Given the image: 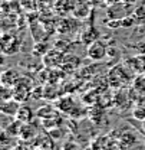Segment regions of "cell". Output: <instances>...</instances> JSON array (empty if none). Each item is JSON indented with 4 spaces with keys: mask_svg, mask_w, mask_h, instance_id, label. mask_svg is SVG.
<instances>
[{
    "mask_svg": "<svg viewBox=\"0 0 145 150\" xmlns=\"http://www.w3.org/2000/svg\"><path fill=\"white\" fill-rule=\"evenodd\" d=\"M106 55V45L101 40H95L92 42L88 48V56L91 59H95V61H99V59H104Z\"/></svg>",
    "mask_w": 145,
    "mask_h": 150,
    "instance_id": "2",
    "label": "cell"
},
{
    "mask_svg": "<svg viewBox=\"0 0 145 150\" xmlns=\"http://www.w3.org/2000/svg\"><path fill=\"white\" fill-rule=\"evenodd\" d=\"M111 72H113V74H115V81H112V82H111V84H112V85H115V87H121V85H124V84H125V81H128L127 75L119 76V74L122 72V68H121V67L112 68V71H111Z\"/></svg>",
    "mask_w": 145,
    "mask_h": 150,
    "instance_id": "6",
    "label": "cell"
},
{
    "mask_svg": "<svg viewBox=\"0 0 145 150\" xmlns=\"http://www.w3.org/2000/svg\"><path fill=\"white\" fill-rule=\"evenodd\" d=\"M141 123H142V124H141V131L144 133V136H145V120L144 121H141Z\"/></svg>",
    "mask_w": 145,
    "mask_h": 150,
    "instance_id": "11",
    "label": "cell"
},
{
    "mask_svg": "<svg viewBox=\"0 0 145 150\" xmlns=\"http://www.w3.org/2000/svg\"><path fill=\"white\" fill-rule=\"evenodd\" d=\"M13 91H15V100H18L19 103H23L29 98V95L32 93V85H30V81L29 79H23L20 78L16 85L13 87Z\"/></svg>",
    "mask_w": 145,
    "mask_h": 150,
    "instance_id": "1",
    "label": "cell"
},
{
    "mask_svg": "<svg viewBox=\"0 0 145 150\" xmlns=\"http://www.w3.org/2000/svg\"><path fill=\"white\" fill-rule=\"evenodd\" d=\"M22 76L19 74V71H16L15 68H10V69H6L3 71L1 74V85H6V87H15L16 82L20 79Z\"/></svg>",
    "mask_w": 145,
    "mask_h": 150,
    "instance_id": "3",
    "label": "cell"
},
{
    "mask_svg": "<svg viewBox=\"0 0 145 150\" xmlns=\"http://www.w3.org/2000/svg\"><path fill=\"white\" fill-rule=\"evenodd\" d=\"M124 146H132L135 142H137V139H135V134L132 133L131 130H127V133H124V134H121L119 136V139H118Z\"/></svg>",
    "mask_w": 145,
    "mask_h": 150,
    "instance_id": "7",
    "label": "cell"
},
{
    "mask_svg": "<svg viewBox=\"0 0 145 150\" xmlns=\"http://www.w3.org/2000/svg\"><path fill=\"white\" fill-rule=\"evenodd\" d=\"M32 118H33V111H32L30 107H27V105H20L19 107L18 112H16V120L22 121L23 124H26V123H30Z\"/></svg>",
    "mask_w": 145,
    "mask_h": 150,
    "instance_id": "5",
    "label": "cell"
},
{
    "mask_svg": "<svg viewBox=\"0 0 145 150\" xmlns=\"http://www.w3.org/2000/svg\"><path fill=\"white\" fill-rule=\"evenodd\" d=\"M121 1H122V3H127V4H134L137 0H121Z\"/></svg>",
    "mask_w": 145,
    "mask_h": 150,
    "instance_id": "10",
    "label": "cell"
},
{
    "mask_svg": "<svg viewBox=\"0 0 145 150\" xmlns=\"http://www.w3.org/2000/svg\"><path fill=\"white\" fill-rule=\"evenodd\" d=\"M132 115H134L135 120H138V121H144L145 120V105L144 104H138V105L134 108Z\"/></svg>",
    "mask_w": 145,
    "mask_h": 150,
    "instance_id": "9",
    "label": "cell"
},
{
    "mask_svg": "<svg viewBox=\"0 0 145 150\" xmlns=\"http://www.w3.org/2000/svg\"><path fill=\"white\" fill-rule=\"evenodd\" d=\"M132 88H134V91H137V93L145 94V75H139V76H137V78L134 79Z\"/></svg>",
    "mask_w": 145,
    "mask_h": 150,
    "instance_id": "8",
    "label": "cell"
},
{
    "mask_svg": "<svg viewBox=\"0 0 145 150\" xmlns=\"http://www.w3.org/2000/svg\"><path fill=\"white\" fill-rule=\"evenodd\" d=\"M19 107H20V103L18 100H15V98L1 101V112L4 115H7V117H16Z\"/></svg>",
    "mask_w": 145,
    "mask_h": 150,
    "instance_id": "4",
    "label": "cell"
}]
</instances>
